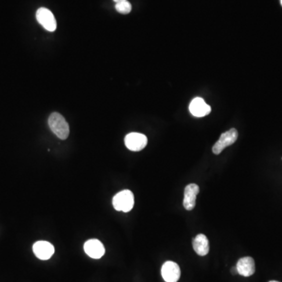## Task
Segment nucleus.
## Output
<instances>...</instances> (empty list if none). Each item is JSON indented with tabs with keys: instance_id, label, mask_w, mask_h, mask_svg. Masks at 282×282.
I'll return each instance as SVG.
<instances>
[{
	"instance_id": "obj_1",
	"label": "nucleus",
	"mask_w": 282,
	"mask_h": 282,
	"mask_svg": "<svg viewBox=\"0 0 282 282\" xmlns=\"http://www.w3.org/2000/svg\"><path fill=\"white\" fill-rule=\"evenodd\" d=\"M48 124L51 131L60 140H66L70 134L68 123L66 118L58 112H54L50 116Z\"/></svg>"
},
{
	"instance_id": "obj_2",
	"label": "nucleus",
	"mask_w": 282,
	"mask_h": 282,
	"mask_svg": "<svg viewBox=\"0 0 282 282\" xmlns=\"http://www.w3.org/2000/svg\"><path fill=\"white\" fill-rule=\"evenodd\" d=\"M112 204L114 210L117 211L128 212L134 208V194L130 190H122L113 198Z\"/></svg>"
},
{
	"instance_id": "obj_3",
	"label": "nucleus",
	"mask_w": 282,
	"mask_h": 282,
	"mask_svg": "<svg viewBox=\"0 0 282 282\" xmlns=\"http://www.w3.org/2000/svg\"><path fill=\"white\" fill-rule=\"evenodd\" d=\"M238 138V132L235 128H230V130L224 132L221 134L220 139L212 146V152L215 154H220L226 148L234 144L237 140Z\"/></svg>"
},
{
	"instance_id": "obj_4",
	"label": "nucleus",
	"mask_w": 282,
	"mask_h": 282,
	"mask_svg": "<svg viewBox=\"0 0 282 282\" xmlns=\"http://www.w3.org/2000/svg\"><path fill=\"white\" fill-rule=\"evenodd\" d=\"M125 144L128 150L140 152L143 150L148 144V138L139 132H131L125 138Z\"/></svg>"
},
{
	"instance_id": "obj_5",
	"label": "nucleus",
	"mask_w": 282,
	"mask_h": 282,
	"mask_svg": "<svg viewBox=\"0 0 282 282\" xmlns=\"http://www.w3.org/2000/svg\"><path fill=\"white\" fill-rule=\"evenodd\" d=\"M36 19L38 23L47 31L54 32L56 29V20L50 10L41 8L37 10Z\"/></svg>"
},
{
	"instance_id": "obj_6",
	"label": "nucleus",
	"mask_w": 282,
	"mask_h": 282,
	"mask_svg": "<svg viewBox=\"0 0 282 282\" xmlns=\"http://www.w3.org/2000/svg\"><path fill=\"white\" fill-rule=\"evenodd\" d=\"M180 274V268L175 262L167 261L162 266V276L166 282H178Z\"/></svg>"
},
{
	"instance_id": "obj_7",
	"label": "nucleus",
	"mask_w": 282,
	"mask_h": 282,
	"mask_svg": "<svg viewBox=\"0 0 282 282\" xmlns=\"http://www.w3.org/2000/svg\"><path fill=\"white\" fill-rule=\"evenodd\" d=\"M33 252L41 260H47L54 254V247L51 243L40 240L33 244Z\"/></svg>"
},
{
	"instance_id": "obj_8",
	"label": "nucleus",
	"mask_w": 282,
	"mask_h": 282,
	"mask_svg": "<svg viewBox=\"0 0 282 282\" xmlns=\"http://www.w3.org/2000/svg\"><path fill=\"white\" fill-rule=\"evenodd\" d=\"M84 251L90 258H100L105 254V248L102 242L98 239H90L84 244Z\"/></svg>"
},
{
	"instance_id": "obj_9",
	"label": "nucleus",
	"mask_w": 282,
	"mask_h": 282,
	"mask_svg": "<svg viewBox=\"0 0 282 282\" xmlns=\"http://www.w3.org/2000/svg\"><path fill=\"white\" fill-rule=\"evenodd\" d=\"M189 110L194 116L202 118L208 116L211 112V107L204 102L202 98H196L190 102Z\"/></svg>"
},
{
	"instance_id": "obj_10",
	"label": "nucleus",
	"mask_w": 282,
	"mask_h": 282,
	"mask_svg": "<svg viewBox=\"0 0 282 282\" xmlns=\"http://www.w3.org/2000/svg\"><path fill=\"white\" fill-rule=\"evenodd\" d=\"M199 193V186L196 184H190L185 188L184 207L190 211L196 207V197Z\"/></svg>"
},
{
	"instance_id": "obj_11",
	"label": "nucleus",
	"mask_w": 282,
	"mask_h": 282,
	"mask_svg": "<svg viewBox=\"0 0 282 282\" xmlns=\"http://www.w3.org/2000/svg\"><path fill=\"white\" fill-rule=\"evenodd\" d=\"M236 268L238 274L243 277H250L256 272L255 261L252 257H243L238 261Z\"/></svg>"
},
{
	"instance_id": "obj_12",
	"label": "nucleus",
	"mask_w": 282,
	"mask_h": 282,
	"mask_svg": "<svg viewBox=\"0 0 282 282\" xmlns=\"http://www.w3.org/2000/svg\"><path fill=\"white\" fill-rule=\"evenodd\" d=\"M193 248L196 251L198 255L201 256H204L208 254L210 252V244H208V240L206 236L202 234H198L193 239Z\"/></svg>"
},
{
	"instance_id": "obj_13",
	"label": "nucleus",
	"mask_w": 282,
	"mask_h": 282,
	"mask_svg": "<svg viewBox=\"0 0 282 282\" xmlns=\"http://www.w3.org/2000/svg\"><path fill=\"white\" fill-rule=\"evenodd\" d=\"M116 9L118 13L122 14H128L132 10V6H131L130 2L125 1V2L116 4Z\"/></svg>"
},
{
	"instance_id": "obj_14",
	"label": "nucleus",
	"mask_w": 282,
	"mask_h": 282,
	"mask_svg": "<svg viewBox=\"0 0 282 282\" xmlns=\"http://www.w3.org/2000/svg\"><path fill=\"white\" fill-rule=\"evenodd\" d=\"M232 274H233L234 275L238 274L236 266H234L233 268H232Z\"/></svg>"
},
{
	"instance_id": "obj_15",
	"label": "nucleus",
	"mask_w": 282,
	"mask_h": 282,
	"mask_svg": "<svg viewBox=\"0 0 282 282\" xmlns=\"http://www.w3.org/2000/svg\"><path fill=\"white\" fill-rule=\"evenodd\" d=\"M125 1H127V0H114V2H116V4H120V2H125Z\"/></svg>"
},
{
	"instance_id": "obj_16",
	"label": "nucleus",
	"mask_w": 282,
	"mask_h": 282,
	"mask_svg": "<svg viewBox=\"0 0 282 282\" xmlns=\"http://www.w3.org/2000/svg\"><path fill=\"white\" fill-rule=\"evenodd\" d=\"M277 282V280H270V282Z\"/></svg>"
},
{
	"instance_id": "obj_17",
	"label": "nucleus",
	"mask_w": 282,
	"mask_h": 282,
	"mask_svg": "<svg viewBox=\"0 0 282 282\" xmlns=\"http://www.w3.org/2000/svg\"><path fill=\"white\" fill-rule=\"evenodd\" d=\"M280 4H282V0H280Z\"/></svg>"
}]
</instances>
